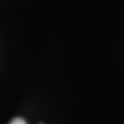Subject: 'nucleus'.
Returning <instances> with one entry per match:
<instances>
[{
	"mask_svg": "<svg viewBox=\"0 0 124 124\" xmlns=\"http://www.w3.org/2000/svg\"><path fill=\"white\" fill-rule=\"evenodd\" d=\"M9 124H27V122L23 121L22 118H15V120H13Z\"/></svg>",
	"mask_w": 124,
	"mask_h": 124,
	"instance_id": "obj_1",
	"label": "nucleus"
}]
</instances>
